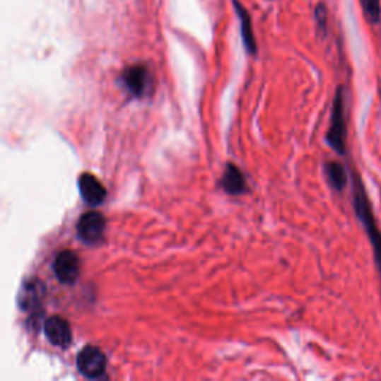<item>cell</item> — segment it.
I'll use <instances>...</instances> for the list:
<instances>
[{"instance_id": "3957f363", "label": "cell", "mask_w": 381, "mask_h": 381, "mask_svg": "<svg viewBox=\"0 0 381 381\" xmlns=\"http://www.w3.org/2000/svg\"><path fill=\"white\" fill-rule=\"evenodd\" d=\"M121 82L133 97H145L152 90V75L145 64H134L127 67L122 75Z\"/></svg>"}, {"instance_id": "30bf717a", "label": "cell", "mask_w": 381, "mask_h": 381, "mask_svg": "<svg viewBox=\"0 0 381 381\" xmlns=\"http://www.w3.org/2000/svg\"><path fill=\"white\" fill-rule=\"evenodd\" d=\"M233 4H234V9H235L238 20H240V35H242L243 45H245L247 54L255 55L258 51V47H257L255 32H253V23H252L250 13L245 8V5L240 2V0H233Z\"/></svg>"}, {"instance_id": "7a4b0ae2", "label": "cell", "mask_w": 381, "mask_h": 381, "mask_svg": "<svg viewBox=\"0 0 381 381\" xmlns=\"http://www.w3.org/2000/svg\"><path fill=\"white\" fill-rule=\"evenodd\" d=\"M327 142L335 152L338 153L346 152V121H344V100L341 88H338L334 98L332 117L329 130L327 133Z\"/></svg>"}, {"instance_id": "6da1fadb", "label": "cell", "mask_w": 381, "mask_h": 381, "mask_svg": "<svg viewBox=\"0 0 381 381\" xmlns=\"http://www.w3.org/2000/svg\"><path fill=\"white\" fill-rule=\"evenodd\" d=\"M355 209H356V213H358L359 219L363 223L366 233H368V237H370L373 247H374L375 261H377V265L381 271V233L377 228V223H375L374 216H373L370 201H368V199H366V194H365V189L362 187V182L359 180V177H356V182H355Z\"/></svg>"}, {"instance_id": "5b68a950", "label": "cell", "mask_w": 381, "mask_h": 381, "mask_svg": "<svg viewBox=\"0 0 381 381\" xmlns=\"http://www.w3.org/2000/svg\"><path fill=\"white\" fill-rule=\"evenodd\" d=\"M78 368L81 374L88 378H98L106 370L105 353L94 346H88L79 351Z\"/></svg>"}, {"instance_id": "8fae6325", "label": "cell", "mask_w": 381, "mask_h": 381, "mask_svg": "<svg viewBox=\"0 0 381 381\" xmlns=\"http://www.w3.org/2000/svg\"><path fill=\"white\" fill-rule=\"evenodd\" d=\"M221 185L223 191L230 195H242L247 191L246 177L243 176L242 170L234 164H227V167H225Z\"/></svg>"}, {"instance_id": "8992f818", "label": "cell", "mask_w": 381, "mask_h": 381, "mask_svg": "<svg viewBox=\"0 0 381 381\" xmlns=\"http://www.w3.org/2000/svg\"><path fill=\"white\" fill-rule=\"evenodd\" d=\"M54 273L61 283L72 285L79 277L81 271V262L75 252L72 250H63L60 252L57 258L54 261Z\"/></svg>"}, {"instance_id": "9c48e42d", "label": "cell", "mask_w": 381, "mask_h": 381, "mask_svg": "<svg viewBox=\"0 0 381 381\" xmlns=\"http://www.w3.org/2000/svg\"><path fill=\"white\" fill-rule=\"evenodd\" d=\"M45 334L48 341L60 348H67L72 343V331L69 323L60 316H51L45 322Z\"/></svg>"}, {"instance_id": "7c38bea8", "label": "cell", "mask_w": 381, "mask_h": 381, "mask_svg": "<svg viewBox=\"0 0 381 381\" xmlns=\"http://www.w3.org/2000/svg\"><path fill=\"white\" fill-rule=\"evenodd\" d=\"M324 173H327V177H328L329 183L336 191H341V189L346 188L347 175H346L344 167L340 163L331 161V163L324 164Z\"/></svg>"}, {"instance_id": "277c9868", "label": "cell", "mask_w": 381, "mask_h": 381, "mask_svg": "<svg viewBox=\"0 0 381 381\" xmlns=\"http://www.w3.org/2000/svg\"><path fill=\"white\" fill-rule=\"evenodd\" d=\"M106 230V219L98 211H87L86 215L79 218L76 225V231L79 238L87 245H95L100 242L105 235Z\"/></svg>"}, {"instance_id": "ba28073f", "label": "cell", "mask_w": 381, "mask_h": 381, "mask_svg": "<svg viewBox=\"0 0 381 381\" xmlns=\"http://www.w3.org/2000/svg\"><path fill=\"white\" fill-rule=\"evenodd\" d=\"M45 296V288L37 279L27 280L21 286L18 295V304L23 312H37Z\"/></svg>"}, {"instance_id": "4fadbf2b", "label": "cell", "mask_w": 381, "mask_h": 381, "mask_svg": "<svg viewBox=\"0 0 381 381\" xmlns=\"http://www.w3.org/2000/svg\"><path fill=\"white\" fill-rule=\"evenodd\" d=\"M362 4V9L365 12V16L368 17L371 21H378L380 20V13H381V8H380V0H361Z\"/></svg>"}, {"instance_id": "52a82bcc", "label": "cell", "mask_w": 381, "mask_h": 381, "mask_svg": "<svg viewBox=\"0 0 381 381\" xmlns=\"http://www.w3.org/2000/svg\"><path fill=\"white\" fill-rule=\"evenodd\" d=\"M78 188L82 200L91 207L100 206L106 200V189L103 183L91 173H82L78 180Z\"/></svg>"}, {"instance_id": "5bb4252c", "label": "cell", "mask_w": 381, "mask_h": 381, "mask_svg": "<svg viewBox=\"0 0 381 381\" xmlns=\"http://www.w3.org/2000/svg\"><path fill=\"white\" fill-rule=\"evenodd\" d=\"M316 21L319 23L320 29H324V23H327V9L323 8V5H319L316 11Z\"/></svg>"}]
</instances>
